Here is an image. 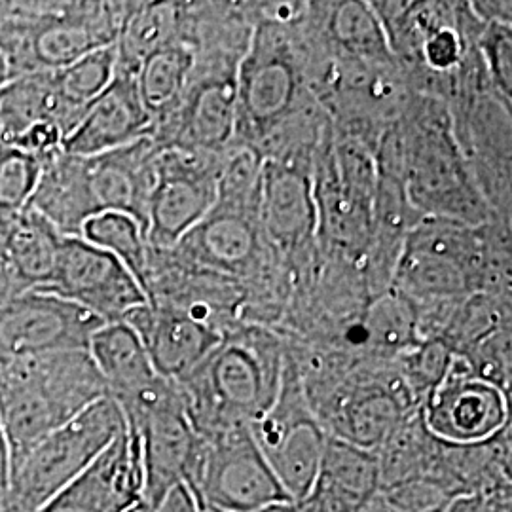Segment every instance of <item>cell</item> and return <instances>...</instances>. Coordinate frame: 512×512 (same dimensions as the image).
Wrapping results in <instances>:
<instances>
[{"mask_svg":"<svg viewBox=\"0 0 512 512\" xmlns=\"http://www.w3.org/2000/svg\"><path fill=\"white\" fill-rule=\"evenodd\" d=\"M308 2H251L253 37L238 71L232 147L262 160L313 165L329 126L317 92L329 55L306 19Z\"/></svg>","mask_w":512,"mask_h":512,"instance_id":"1","label":"cell"},{"mask_svg":"<svg viewBox=\"0 0 512 512\" xmlns=\"http://www.w3.org/2000/svg\"><path fill=\"white\" fill-rule=\"evenodd\" d=\"M251 2H188L186 38L194 67L177 105L152 128L158 147L194 154L232 148L238 107V71L253 37Z\"/></svg>","mask_w":512,"mask_h":512,"instance_id":"2","label":"cell"},{"mask_svg":"<svg viewBox=\"0 0 512 512\" xmlns=\"http://www.w3.org/2000/svg\"><path fill=\"white\" fill-rule=\"evenodd\" d=\"M511 222L480 226L420 217L404 239L391 289L414 308L473 294L511 298Z\"/></svg>","mask_w":512,"mask_h":512,"instance_id":"3","label":"cell"},{"mask_svg":"<svg viewBox=\"0 0 512 512\" xmlns=\"http://www.w3.org/2000/svg\"><path fill=\"white\" fill-rule=\"evenodd\" d=\"M285 365V342L274 329L226 330L202 365L177 382L192 429L211 439L251 429L274 404Z\"/></svg>","mask_w":512,"mask_h":512,"instance_id":"4","label":"cell"},{"mask_svg":"<svg viewBox=\"0 0 512 512\" xmlns=\"http://www.w3.org/2000/svg\"><path fill=\"white\" fill-rule=\"evenodd\" d=\"M105 397L88 349L0 359V423L10 465Z\"/></svg>","mask_w":512,"mask_h":512,"instance_id":"5","label":"cell"},{"mask_svg":"<svg viewBox=\"0 0 512 512\" xmlns=\"http://www.w3.org/2000/svg\"><path fill=\"white\" fill-rule=\"evenodd\" d=\"M395 128L403 150L406 196L418 215L471 226L497 219L459 150L446 103L412 93Z\"/></svg>","mask_w":512,"mask_h":512,"instance_id":"6","label":"cell"},{"mask_svg":"<svg viewBox=\"0 0 512 512\" xmlns=\"http://www.w3.org/2000/svg\"><path fill=\"white\" fill-rule=\"evenodd\" d=\"M129 8L131 2H6L0 21V57L8 80L54 73L112 46Z\"/></svg>","mask_w":512,"mask_h":512,"instance_id":"7","label":"cell"},{"mask_svg":"<svg viewBox=\"0 0 512 512\" xmlns=\"http://www.w3.org/2000/svg\"><path fill=\"white\" fill-rule=\"evenodd\" d=\"M126 431L120 406L105 397L61 425L10 465L0 512H40Z\"/></svg>","mask_w":512,"mask_h":512,"instance_id":"8","label":"cell"},{"mask_svg":"<svg viewBox=\"0 0 512 512\" xmlns=\"http://www.w3.org/2000/svg\"><path fill=\"white\" fill-rule=\"evenodd\" d=\"M184 486L205 512H258L291 501L262 456L251 429H238L198 446Z\"/></svg>","mask_w":512,"mask_h":512,"instance_id":"9","label":"cell"},{"mask_svg":"<svg viewBox=\"0 0 512 512\" xmlns=\"http://www.w3.org/2000/svg\"><path fill=\"white\" fill-rule=\"evenodd\" d=\"M251 433L283 492L291 501H302L310 494L329 435L313 416L287 355L277 399L251 425Z\"/></svg>","mask_w":512,"mask_h":512,"instance_id":"10","label":"cell"},{"mask_svg":"<svg viewBox=\"0 0 512 512\" xmlns=\"http://www.w3.org/2000/svg\"><path fill=\"white\" fill-rule=\"evenodd\" d=\"M224 154L160 148L156 184L148 205L150 249H171L215 207Z\"/></svg>","mask_w":512,"mask_h":512,"instance_id":"11","label":"cell"},{"mask_svg":"<svg viewBox=\"0 0 512 512\" xmlns=\"http://www.w3.org/2000/svg\"><path fill=\"white\" fill-rule=\"evenodd\" d=\"M260 226L293 275L294 287L319 260L311 167L262 160Z\"/></svg>","mask_w":512,"mask_h":512,"instance_id":"12","label":"cell"},{"mask_svg":"<svg viewBox=\"0 0 512 512\" xmlns=\"http://www.w3.org/2000/svg\"><path fill=\"white\" fill-rule=\"evenodd\" d=\"M40 293L65 298L103 323L124 321L129 311L147 302L118 258L82 238H63L52 281Z\"/></svg>","mask_w":512,"mask_h":512,"instance_id":"13","label":"cell"},{"mask_svg":"<svg viewBox=\"0 0 512 512\" xmlns=\"http://www.w3.org/2000/svg\"><path fill=\"white\" fill-rule=\"evenodd\" d=\"M103 325L65 298L29 291L0 308V359L88 349Z\"/></svg>","mask_w":512,"mask_h":512,"instance_id":"14","label":"cell"},{"mask_svg":"<svg viewBox=\"0 0 512 512\" xmlns=\"http://www.w3.org/2000/svg\"><path fill=\"white\" fill-rule=\"evenodd\" d=\"M425 427L450 444L490 439L511 425V395L469 374L454 355L444 382L421 403Z\"/></svg>","mask_w":512,"mask_h":512,"instance_id":"15","label":"cell"},{"mask_svg":"<svg viewBox=\"0 0 512 512\" xmlns=\"http://www.w3.org/2000/svg\"><path fill=\"white\" fill-rule=\"evenodd\" d=\"M126 427L141 446L143 501L156 511L165 495L184 484L198 446L179 384L173 382L158 403L126 421Z\"/></svg>","mask_w":512,"mask_h":512,"instance_id":"16","label":"cell"},{"mask_svg":"<svg viewBox=\"0 0 512 512\" xmlns=\"http://www.w3.org/2000/svg\"><path fill=\"white\" fill-rule=\"evenodd\" d=\"M141 501V446L137 435L126 427L40 512H128Z\"/></svg>","mask_w":512,"mask_h":512,"instance_id":"17","label":"cell"},{"mask_svg":"<svg viewBox=\"0 0 512 512\" xmlns=\"http://www.w3.org/2000/svg\"><path fill=\"white\" fill-rule=\"evenodd\" d=\"M124 323L143 342L156 372L171 382H181L202 365L224 334L183 311L148 302L129 311Z\"/></svg>","mask_w":512,"mask_h":512,"instance_id":"18","label":"cell"},{"mask_svg":"<svg viewBox=\"0 0 512 512\" xmlns=\"http://www.w3.org/2000/svg\"><path fill=\"white\" fill-rule=\"evenodd\" d=\"M88 351L97 366L107 395L120 406L124 418L156 403L171 380L162 378L135 330L124 321L105 323L90 340Z\"/></svg>","mask_w":512,"mask_h":512,"instance_id":"19","label":"cell"},{"mask_svg":"<svg viewBox=\"0 0 512 512\" xmlns=\"http://www.w3.org/2000/svg\"><path fill=\"white\" fill-rule=\"evenodd\" d=\"M150 135L152 118L141 101L135 76L116 71L109 88L84 110L80 122L65 139L63 150L80 158H92Z\"/></svg>","mask_w":512,"mask_h":512,"instance_id":"20","label":"cell"},{"mask_svg":"<svg viewBox=\"0 0 512 512\" xmlns=\"http://www.w3.org/2000/svg\"><path fill=\"white\" fill-rule=\"evenodd\" d=\"M158 154L160 147L152 137H143L126 147L86 158L97 213L129 215L139 222L145 238Z\"/></svg>","mask_w":512,"mask_h":512,"instance_id":"21","label":"cell"},{"mask_svg":"<svg viewBox=\"0 0 512 512\" xmlns=\"http://www.w3.org/2000/svg\"><path fill=\"white\" fill-rule=\"evenodd\" d=\"M425 480L452 501L467 495L512 494V423L473 444L440 440L439 454Z\"/></svg>","mask_w":512,"mask_h":512,"instance_id":"22","label":"cell"},{"mask_svg":"<svg viewBox=\"0 0 512 512\" xmlns=\"http://www.w3.org/2000/svg\"><path fill=\"white\" fill-rule=\"evenodd\" d=\"M378 495L376 454L329 437L310 494L298 503L306 512H359Z\"/></svg>","mask_w":512,"mask_h":512,"instance_id":"23","label":"cell"},{"mask_svg":"<svg viewBox=\"0 0 512 512\" xmlns=\"http://www.w3.org/2000/svg\"><path fill=\"white\" fill-rule=\"evenodd\" d=\"M306 19L323 50L334 61L389 65L384 29L368 2H308Z\"/></svg>","mask_w":512,"mask_h":512,"instance_id":"24","label":"cell"},{"mask_svg":"<svg viewBox=\"0 0 512 512\" xmlns=\"http://www.w3.org/2000/svg\"><path fill=\"white\" fill-rule=\"evenodd\" d=\"M29 207L54 224L63 238H80L82 226L99 215L86 158L61 150L46 160Z\"/></svg>","mask_w":512,"mask_h":512,"instance_id":"25","label":"cell"},{"mask_svg":"<svg viewBox=\"0 0 512 512\" xmlns=\"http://www.w3.org/2000/svg\"><path fill=\"white\" fill-rule=\"evenodd\" d=\"M184 2H131L116 48V71L137 73L148 55L183 37Z\"/></svg>","mask_w":512,"mask_h":512,"instance_id":"26","label":"cell"},{"mask_svg":"<svg viewBox=\"0 0 512 512\" xmlns=\"http://www.w3.org/2000/svg\"><path fill=\"white\" fill-rule=\"evenodd\" d=\"M0 239L29 291H42L57 266L63 236L37 211L27 207L0 226Z\"/></svg>","mask_w":512,"mask_h":512,"instance_id":"27","label":"cell"},{"mask_svg":"<svg viewBox=\"0 0 512 512\" xmlns=\"http://www.w3.org/2000/svg\"><path fill=\"white\" fill-rule=\"evenodd\" d=\"M439 446L440 439L425 427L421 408L410 412L374 452L380 469V494L414 480H425Z\"/></svg>","mask_w":512,"mask_h":512,"instance_id":"28","label":"cell"},{"mask_svg":"<svg viewBox=\"0 0 512 512\" xmlns=\"http://www.w3.org/2000/svg\"><path fill=\"white\" fill-rule=\"evenodd\" d=\"M194 57V44L188 38H179L148 55L139 65L135 82L141 101L152 118V128L177 105L179 97L183 95L194 67Z\"/></svg>","mask_w":512,"mask_h":512,"instance_id":"29","label":"cell"},{"mask_svg":"<svg viewBox=\"0 0 512 512\" xmlns=\"http://www.w3.org/2000/svg\"><path fill=\"white\" fill-rule=\"evenodd\" d=\"M421 342L416 308L403 294L389 289L370 302L363 317V351L376 359H397Z\"/></svg>","mask_w":512,"mask_h":512,"instance_id":"30","label":"cell"},{"mask_svg":"<svg viewBox=\"0 0 512 512\" xmlns=\"http://www.w3.org/2000/svg\"><path fill=\"white\" fill-rule=\"evenodd\" d=\"M80 238L118 258L145 289L148 243L139 222L124 213H99L82 226ZM145 293V291H143Z\"/></svg>","mask_w":512,"mask_h":512,"instance_id":"31","label":"cell"},{"mask_svg":"<svg viewBox=\"0 0 512 512\" xmlns=\"http://www.w3.org/2000/svg\"><path fill=\"white\" fill-rule=\"evenodd\" d=\"M116 73L114 44L95 50L74 61L73 65L54 71V82L63 99L84 114V110L109 88Z\"/></svg>","mask_w":512,"mask_h":512,"instance_id":"32","label":"cell"},{"mask_svg":"<svg viewBox=\"0 0 512 512\" xmlns=\"http://www.w3.org/2000/svg\"><path fill=\"white\" fill-rule=\"evenodd\" d=\"M42 162L0 141V226L23 213L37 190Z\"/></svg>","mask_w":512,"mask_h":512,"instance_id":"33","label":"cell"},{"mask_svg":"<svg viewBox=\"0 0 512 512\" xmlns=\"http://www.w3.org/2000/svg\"><path fill=\"white\" fill-rule=\"evenodd\" d=\"M395 361L410 395L421 406L427 395L444 382L454 353L442 340H421Z\"/></svg>","mask_w":512,"mask_h":512,"instance_id":"34","label":"cell"},{"mask_svg":"<svg viewBox=\"0 0 512 512\" xmlns=\"http://www.w3.org/2000/svg\"><path fill=\"white\" fill-rule=\"evenodd\" d=\"M476 48L495 93L512 107V25L486 23Z\"/></svg>","mask_w":512,"mask_h":512,"instance_id":"35","label":"cell"},{"mask_svg":"<svg viewBox=\"0 0 512 512\" xmlns=\"http://www.w3.org/2000/svg\"><path fill=\"white\" fill-rule=\"evenodd\" d=\"M444 512H512V494L458 497Z\"/></svg>","mask_w":512,"mask_h":512,"instance_id":"36","label":"cell"},{"mask_svg":"<svg viewBox=\"0 0 512 512\" xmlns=\"http://www.w3.org/2000/svg\"><path fill=\"white\" fill-rule=\"evenodd\" d=\"M25 293H29V289L19 277L18 270L0 239V308Z\"/></svg>","mask_w":512,"mask_h":512,"instance_id":"37","label":"cell"},{"mask_svg":"<svg viewBox=\"0 0 512 512\" xmlns=\"http://www.w3.org/2000/svg\"><path fill=\"white\" fill-rule=\"evenodd\" d=\"M471 10L476 18L484 25L486 23H501V25H512V4L507 0H486V2H469Z\"/></svg>","mask_w":512,"mask_h":512,"instance_id":"38","label":"cell"},{"mask_svg":"<svg viewBox=\"0 0 512 512\" xmlns=\"http://www.w3.org/2000/svg\"><path fill=\"white\" fill-rule=\"evenodd\" d=\"M156 512H205L198 505L196 497L190 494V490L181 484L173 488L169 494L165 495L164 501L158 505Z\"/></svg>","mask_w":512,"mask_h":512,"instance_id":"39","label":"cell"},{"mask_svg":"<svg viewBox=\"0 0 512 512\" xmlns=\"http://www.w3.org/2000/svg\"><path fill=\"white\" fill-rule=\"evenodd\" d=\"M8 471H10V456H8V446H6L2 423H0V497H4L6 486H8Z\"/></svg>","mask_w":512,"mask_h":512,"instance_id":"40","label":"cell"},{"mask_svg":"<svg viewBox=\"0 0 512 512\" xmlns=\"http://www.w3.org/2000/svg\"><path fill=\"white\" fill-rule=\"evenodd\" d=\"M258 512H306L304 507L298 503V501H281V503H275L270 505L266 509Z\"/></svg>","mask_w":512,"mask_h":512,"instance_id":"41","label":"cell"},{"mask_svg":"<svg viewBox=\"0 0 512 512\" xmlns=\"http://www.w3.org/2000/svg\"><path fill=\"white\" fill-rule=\"evenodd\" d=\"M359 512H397V511H393V509H391V507H389V505H387V503H385L384 497H382V495H378V497H376V499H374V501H372V503H368V505H366L365 509H363V511H359Z\"/></svg>","mask_w":512,"mask_h":512,"instance_id":"42","label":"cell"},{"mask_svg":"<svg viewBox=\"0 0 512 512\" xmlns=\"http://www.w3.org/2000/svg\"><path fill=\"white\" fill-rule=\"evenodd\" d=\"M128 512H156V511H154V509H152V507H150V505H147V503H145V501H141V503H137V505H135V507H133V509H131V511H128Z\"/></svg>","mask_w":512,"mask_h":512,"instance_id":"43","label":"cell"},{"mask_svg":"<svg viewBox=\"0 0 512 512\" xmlns=\"http://www.w3.org/2000/svg\"><path fill=\"white\" fill-rule=\"evenodd\" d=\"M6 80H8V74H6V65H4V61H2V57H0V86H2Z\"/></svg>","mask_w":512,"mask_h":512,"instance_id":"44","label":"cell"},{"mask_svg":"<svg viewBox=\"0 0 512 512\" xmlns=\"http://www.w3.org/2000/svg\"><path fill=\"white\" fill-rule=\"evenodd\" d=\"M4 12H6V2H0V21L4 18Z\"/></svg>","mask_w":512,"mask_h":512,"instance_id":"45","label":"cell"},{"mask_svg":"<svg viewBox=\"0 0 512 512\" xmlns=\"http://www.w3.org/2000/svg\"><path fill=\"white\" fill-rule=\"evenodd\" d=\"M0 509H2V497H0Z\"/></svg>","mask_w":512,"mask_h":512,"instance_id":"46","label":"cell"}]
</instances>
